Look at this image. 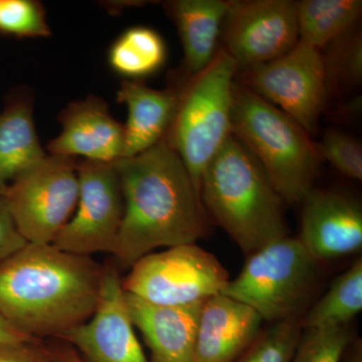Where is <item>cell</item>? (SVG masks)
<instances>
[{
  "mask_svg": "<svg viewBox=\"0 0 362 362\" xmlns=\"http://www.w3.org/2000/svg\"><path fill=\"white\" fill-rule=\"evenodd\" d=\"M124 216L113 255L123 267L157 247L195 244L207 232L206 211L192 176L165 139L115 163Z\"/></svg>",
  "mask_w": 362,
  "mask_h": 362,
  "instance_id": "6da1fadb",
  "label": "cell"
},
{
  "mask_svg": "<svg viewBox=\"0 0 362 362\" xmlns=\"http://www.w3.org/2000/svg\"><path fill=\"white\" fill-rule=\"evenodd\" d=\"M102 273L90 257L28 244L0 264V315L32 338L62 337L94 313Z\"/></svg>",
  "mask_w": 362,
  "mask_h": 362,
  "instance_id": "7a4b0ae2",
  "label": "cell"
},
{
  "mask_svg": "<svg viewBox=\"0 0 362 362\" xmlns=\"http://www.w3.org/2000/svg\"><path fill=\"white\" fill-rule=\"evenodd\" d=\"M201 199L206 214L247 257L288 235L282 199L259 162L232 134L202 173Z\"/></svg>",
  "mask_w": 362,
  "mask_h": 362,
  "instance_id": "3957f363",
  "label": "cell"
},
{
  "mask_svg": "<svg viewBox=\"0 0 362 362\" xmlns=\"http://www.w3.org/2000/svg\"><path fill=\"white\" fill-rule=\"evenodd\" d=\"M230 134L264 168L282 201L301 202L313 188L322 158L294 119L235 81Z\"/></svg>",
  "mask_w": 362,
  "mask_h": 362,
  "instance_id": "277c9868",
  "label": "cell"
},
{
  "mask_svg": "<svg viewBox=\"0 0 362 362\" xmlns=\"http://www.w3.org/2000/svg\"><path fill=\"white\" fill-rule=\"evenodd\" d=\"M238 71L232 57L220 47L209 66L189 75L180 87L175 117L164 139L185 163L199 194L202 173L230 135Z\"/></svg>",
  "mask_w": 362,
  "mask_h": 362,
  "instance_id": "5b68a950",
  "label": "cell"
},
{
  "mask_svg": "<svg viewBox=\"0 0 362 362\" xmlns=\"http://www.w3.org/2000/svg\"><path fill=\"white\" fill-rule=\"evenodd\" d=\"M318 263L298 238L287 235L247 256L240 275L221 294L271 323L303 318L318 283Z\"/></svg>",
  "mask_w": 362,
  "mask_h": 362,
  "instance_id": "8992f818",
  "label": "cell"
},
{
  "mask_svg": "<svg viewBox=\"0 0 362 362\" xmlns=\"http://www.w3.org/2000/svg\"><path fill=\"white\" fill-rule=\"evenodd\" d=\"M78 162L49 156L9 185L4 199L28 244L52 245L75 213L80 192Z\"/></svg>",
  "mask_w": 362,
  "mask_h": 362,
  "instance_id": "52a82bcc",
  "label": "cell"
},
{
  "mask_svg": "<svg viewBox=\"0 0 362 362\" xmlns=\"http://www.w3.org/2000/svg\"><path fill=\"white\" fill-rule=\"evenodd\" d=\"M124 291L151 304L202 303L228 284V271L211 252L195 244L150 252L131 267Z\"/></svg>",
  "mask_w": 362,
  "mask_h": 362,
  "instance_id": "ba28073f",
  "label": "cell"
},
{
  "mask_svg": "<svg viewBox=\"0 0 362 362\" xmlns=\"http://www.w3.org/2000/svg\"><path fill=\"white\" fill-rule=\"evenodd\" d=\"M240 84L315 134L327 96L322 54L298 40L283 56L240 70Z\"/></svg>",
  "mask_w": 362,
  "mask_h": 362,
  "instance_id": "9c48e42d",
  "label": "cell"
},
{
  "mask_svg": "<svg viewBox=\"0 0 362 362\" xmlns=\"http://www.w3.org/2000/svg\"><path fill=\"white\" fill-rule=\"evenodd\" d=\"M77 169V206L52 245L78 256L113 254L124 216L122 189L115 166L84 159L78 162Z\"/></svg>",
  "mask_w": 362,
  "mask_h": 362,
  "instance_id": "30bf717a",
  "label": "cell"
},
{
  "mask_svg": "<svg viewBox=\"0 0 362 362\" xmlns=\"http://www.w3.org/2000/svg\"><path fill=\"white\" fill-rule=\"evenodd\" d=\"M221 35L239 71L273 61L299 40L297 1L230 0Z\"/></svg>",
  "mask_w": 362,
  "mask_h": 362,
  "instance_id": "8fae6325",
  "label": "cell"
},
{
  "mask_svg": "<svg viewBox=\"0 0 362 362\" xmlns=\"http://www.w3.org/2000/svg\"><path fill=\"white\" fill-rule=\"evenodd\" d=\"M62 338L75 345L88 362H149L135 334L122 280L113 267L103 269L99 299L89 320Z\"/></svg>",
  "mask_w": 362,
  "mask_h": 362,
  "instance_id": "7c38bea8",
  "label": "cell"
},
{
  "mask_svg": "<svg viewBox=\"0 0 362 362\" xmlns=\"http://www.w3.org/2000/svg\"><path fill=\"white\" fill-rule=\"evenodd\" d=\"M298 238L317 262L341 258L361 251L362 209L354 197L311 188L302 199Z\"/></svg>",
  "mask_w": 362,
  "mask_h": 362,
  "instance_id": "4fadbf2b",
  "label": "cell"
},
{
  "mask_svg": "<svg viewBox=\"0 0 362 362\" xmlns=\"http://www.w3.org/2000/svg\"><path fill=\"white\" fill-rule=\"evenodd\" d=\"M59 121L63 130L47 144L51 156L111 164L122 158L124 126L112 117L101 98L90 95L73 102L61 112Z\"/></svg>",
  "mask_w": 362,
  "mask_h": 362,
  "instance_id": "5bb4252c",
  "label": "cell"
},
{
  "mask_svg": "<svg viewBox=\"0 0 362 362\" xmlns=\"http://www.w3.org/2000/svg\"><path fill=\"white\" fill-rule=\"evenodd\" d=\"M264 320L251 307L218 294L202 304L194 362H235L261 333Z\"/></svg>",
  "mask_w": 362,
  "mask_h": 362,
  "instance_id": "9a60e30c",
  "label": "cell"
},
{
  "mask_svg": "<svg viewBox=\"0 0 362 362\" xmlns=\"http://www.w3.org/2000/svg\"><path fill=\"white\" fill-rule=\"evenodd\" d=\"M134 327L151 351V362H194L202 303L162 306L125 292Z\"/></svg>",
  "mask_w": 362,
  "mask_h": 362,
  "instance_id": "2e32d148",
  "label": "cell"
},
{
  "mask_svg": "<svg viewBox=\"0 0 362 362\" xmlns=\"http://www.w3.org/2000/svg\"><path fill=\"white\" fill-rule=\"evenodd\" d=\"M180 87L156 90L139 80H123L117 100L128 109L122 158L138 156L165 137L177 107Z\"/></svg>",
  "mask_w": 362,
  "mask_h": 362,
  "instance_id": "e0dca14e",
  "label": "cell"
},
{
  "mask_svg": "<svg viewBox=\"0 0 362 362\" xmlns=\"http://www.w3.org/2000/svg\"><path fill=\"white\" fill-rule=\"evenodd\" d=\"M164 8L177 28L188 75L209 65L218 49L228 11L225 0H173Z\"/></svg>",
  "mask_w": 362,
  "mask_h": 362,
  "instance_id": "ac0fdd59",
  "label": "cell"
},
{
  "mask_svg": "<svg viewBox=\"0 0 362 362\" xmlns=\"http://www.w3.org/2000/svg\"><path fill=\"white\" fill-rule=\"evenodd\" d=\"M47 157L33 122L32 102L18 97L0 113V197L9 185Z\"/></svg>",
  "mask_w": 362,
  "mask_h": 362,
  "instance_id": "d6986e66",
  "label": "cell"
},
{
  "mask_svg": "<svg viewBox=\"0 0 362 362\" xmlns=\"http://www.w3.org/2000/svg\"><path fill=\"white\" fill-rule=\"evenodd\" d=\"M361 11V0L297 1L299 40L320 51L354 28Z\"/></svg>",
  "mask_w": 362,
  "mask_h": 362,
  "instance_id": "ffe728a7",
  "label": "cell"
},
{
  "mask_svg": "<svg viewBox=\"0 0 362 362\" xmlns=\"http://www.w3.org/2000/svg\"><path fill=\"white\" fill-rule=\"evenodd\" d=\"M362 309V261L357 259L349 270L335 279L329 290L306 311L303 329L343 327Z\"/></svg>",
  "mask_w": 362,
  "mask_h": 362,
  "instance_id": "44dd1931",
  "label": "cell"
},
{
  "mask_svg": "<svg viewBox=\"0 0 362 362\" xmlns=\"http://www.w3.org/2000/svg\"><path fill=\"white\" fill-rule=\"evenodd\" d=\"M166 56L165 42L158 33L136 26L126 30L112 45L109 63L127 80L140 81L161 69Z\"/></svg>",
  "mask_w": 362,
  "mask_h": 362,
  "instance_id": "7402d4cb",
  "label": "cell"
},
{
  "mask_svg": "<svg viewBox=\"0 0 362 362\" xmlns=\"http://www.w3.org/2000/svg\"><path fill=\"white\" fill-rule=\"evenodd\" d=\"M302 333V318L272 323L235 362H292Z\"/></svg>",
  "mask_w": 362,
  "mask_h": 362,
  "instance_id": "603a6c76",
  "label": "cell"
},
{
  "mask_svg": "<svg viewBox=\"0 0 362 362\" xmlns=\"http://www.w3.org/2000/svg\"><path fill=\"white\" fill-rule=\"evenodd\" d=\"M327 90L334 86L352 87L362 80L361 33L352 28L328 45L322 54Z\"/></svg>",
  "mask_w": 362,
  "mask_h": 362,
  "instance_id": "cb8c5ba5",
  "label": "cell"
},
{
  "mask_svg": "<svg viewBox=\"0 0 362 362\" xmlns=\"http://www.w3.org/2000/svg\"><path fill=\"white\" fill-rule=\"evenodd\" d=\"M354 340L349 326L303 329L292 362H342Z\"/></svg>",
  "mask_w": 362,
  "mask_h": 362,
  "instance_id": "d4e9b609",
  "label": "cell"
},
{
  "mask_svg": "<svg viewBox=\"0 0 362 362\" xmlns=\"http://www.w3.org/2000/svg\"><path fill=\"white\" fill-rule=\"evenodd\" d=\"M0 30L18 37L51 35L42 6L30 0H0Z\"/></svg>",
  "mask_w": 362,
  "mask_h": 362,
  "instance_id": "484cf974",
  "label": "cell"
},
{
  "mask_svg": "<svg viewBox=\"0 0 362 362\" xmlns=\"http://www.w3.org/2000/svg\"><path fill=\"white\" fill-rule=\"evenodd\" d=\"M321 158L330 162L341 175L362 180V147L361 143L341 131L329 130L317 144Z\"/></svg>",
  "mask_w": 362,
  "mask_h": 362,
  "instance_id": "4316f807",
  "label": "cell"
},
{
  "mask_svg": "<svg viewBox=\"0 0 362 362\" xmlns=\"http://www.w3.org/2000/svg\"><path fill=\"white\" fill-rule=\"evenodd\" d=\"M28 243L18 232L4 199L0 197V264L21 251Z\"/></svg>",
  "mask_w": 362,
  "mask_h": 362,
  "instance_id": "83f0119b",
  "label": "cell"
},
{
  "mask_svg": "<svg viewBox=\"0 0 362 362\" xmlns=\"http://www.w3.org/2000/svg\"><path fill=\"white\" fill-rule=\"evenodd\" d=\"M28 343L0 346V362H45L28 349Z\"/></svg>",
  "mask_w": 362,
  "mask_h": 362,
  "instance_id": "f1b7e54d",
  "label": "cell"
},
{
  "mask_svg": "<svg viewBox=\"0 0 362 362\" xmlns=\"http://www.w3.org/2000/svg\"><path fill=\"white\" fill-rule=\"evenodd\" d=\"M33 338L21 332L13 324L8 322L4 316L0 315V346L6 345L23 344L33 341Z\"/></svg>",
  "mask_w": 362,
  "mask_h": 362,
  "instance_id": "f546056e",
  "label": "cell"
},
{
  "mask_svg": "<svg viewBox=\"0 0 362 362\" xmlns=\"http://www.w3.org/2000/svg\"><path fill=\"white\" fill-rule=\"evenodd\" d=\"M343 361L362 362V345L361 340H354L349 345V349L345 352L344 357H343Z\"/></svg>",
  "mask_w": 362,
  "mask_h": 362,
  "instance_id": "4dcf8cb0",
  "label": "cell"
},
{
  "mask_svg": "<svg viewBox=\"0 0 362 362\" xmlns=\"http://www.w3.org/2000/svg\"><path fill=\"white\" fill-rule=\"evenodd\" d=\"M59 362H84L82 361V359L80 358L77 356V354H66L65 356L62 357L61 361Z\"/></svg>",
  "mask_w": 362,
  "mask_h": 362,
  "instance_id": "1f68e13d",
  "label": "cell"
}]
</instances>
